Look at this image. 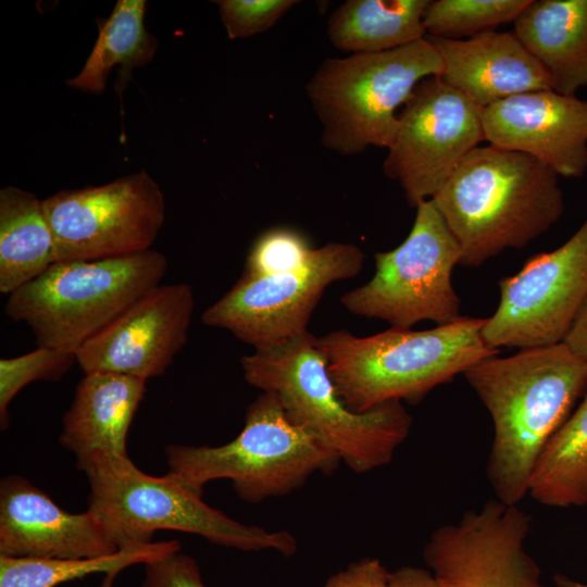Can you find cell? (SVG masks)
<instances>
[{
    "label": "cell",
    "mask_w": 587,
    "mask_h": 587,
    "mask_svg": "<svg viewBox=\"0 0 587 587\" xmlns=\"http://www.w3.org/2000/svg\"><path fill=\"white\" fill-rule=\"evenodd\" d=\"M499 287V305L482 328L487 346L522 350L562 342L587 299V217L566 242L532 257Z\"/></svg>",
    "instance_id": "cell-13"
},
{
    "label": "cell",
    "mask_w": 587,
    "mask_h": 587,
    "mask_svg": "<svg viewBox=\"0 0 587 587\" xmlns=\"http://www.w3.org/2000/svg\"><path fill=\"white\" fill-rule=\"evenodd\" d=\"M554 583L557 587H587V583H580L561 574L554 575Z\"/></svg>",
    "instance_id": "cell-34"
},
{
    "label": "cell",
    "mask_w": 587,
    "mask_h": 587,
    "mask_svg": "<svg viewBox=\"0 0 587 587\" xmlns=\"http://www.w3.org/2000/svg\"><path fill=\"white\" fill-rule=\"evenodd\" d=\"M486 319L461 316L427 330L390 327L359 337L334 330L317 337L338 395L355 412L398 400L415 403L436 386L498 355L482 337Z\"/></svg>",
    "instance_id": "cell-4"
},
{
    "label": "cell",
    "mask_w": 587,
    "mask_h": 587,
    "mask_svg": "<svg viewBox=\"0 0 587 587\" xmlns=\"http://www.w3.org/2000/svg\"><path fill=\"white\" fill-rule=\"evenodd\" d=\"M139 587H205L197 561L180 551L145 564Z\"/></svg>",
    "instance_id": "cell-30"
},
{
    "label": "cell",
    "mask_w": 587,
    "mask_h": 587,
    "mask_svg": "<svg viewBox=\"0 0 587 587\" xmlns=\"http://www.w3.org/2000/svg\"><path fill=\"white\" fill-rule=\"evenodd\" d=\"M84 473L90 488L88 509L103 523L118 549L152 542L155 532L168 529L242 551L272 550L286 557L297 551V540L289 532L230 519L170 473L148 475L130 459L101 462Z\"/></svg>",
    "instance_id": "cell-5"
},
{
    "label": "cell",
    "mask_w": 587,
    "mask_h": 587,
    "mask_svg": "<svg viewBox=\"0 0 587 587\" xmlns=\"http://www.w3.org/2000/svg\"><path fill=\"white\" fill-rule=\"evenodd\" d=\"M486 142L528 154L559 176L587 172V100L552 89L516 95L482 109Z\"/></svg>",
    "instance_id": "cell-16"
},
{
    "label": "cell",
    "mask_w": 587,
    "mask_h": 587,
    "mask_svg": "<svg viewBox=\"0 0 587 587\" xmlns=\"http://www.w3.org/2000/svg\"><path fill=\"white\" fill-rule=\"evenodd\" d=\"M530 516L491 499L436 528L423 549L429 571L450 587H546L526 551Z\"/></svg>",
    "instance_id": "cell-14"
},
{
    "label": "cell",
    "mask_w": 587,
    "mask_h": 587,
    "mask_svg": "<svg viewBox=\"0 0 587 587\" xmlns=\"http://www.w3.org/2000/svg\"><path fill=\"white\" fill-rule=\"evenodd\" d=\"M120 550L98 516L62 510L22 476L0 483V555L11 558H96Z\"/></svg>",
    "instance_id": "cell-17"
},
{
    "label": "cell",
    "mask_w": 587,
    "mask_h": 587,
    "mask_svg": "<svg viewBox=\"0 0 587 587\" xmlns=\"http://www.w3.org/2000/svg\"><path fill=\"white\" fill-rule=\"evenodd\" d=\"M146 382L115 373L84 374L59 436L60 445L75 454L80 471L102 461L129 459L127 434Z\"/></svg>",
    "instance_id": "cell-19"
},
{
    "label": "cell",
    "mask_w": 587,
    "mask_h": 587,
    "mask_svg": "<svg viewBox=\"0 0 587 587\" xmlns=\"http://www.w3.org/2000/svg\"><path fill=\"white\" fill-rule=\"evenodd\" d=\"M562 342L587 362V299Z\"/></svg>",
    "instance_id": "cell-33"
},
{
    "label": "cell",
    "mask_w": 587,
    "mask_h": 587,
    "mask_svg": "<svg viewBox=\"0 0 587 587\" xmlns=\"http://www.w3.org/2000/svg\"><path fill=\"white\" fill-rule=\"evenodd\" d=\"M461 249L442 215L428 199L416 205L413 226L392 250L376 252L375 273L340 298L352 314L411 328L421 321L436 325L461 317L451 275Z\"/></svg>",
    "instance_id": "cell-9"
},
{
    "label": "cell",
    "mask_w": 587,
    "mask_h": 587,
    "mask_svg": "<svg viewBox=\"0 0 587 587\" xmlns=\"http://www.w3.org/2000/svg\"><path fill=\"white\" fill-rule=\"evenodd\" d=\"M55 263L132 255L152 249L165 220L159 184L146 170L101 186L42 199Z\"/></svg>",
    "instance_id": "cell-10"
},
{
    "label": "cell",
    "mask_w": 587,
    "mask_h": 587,
    "mask_svg": "<svg viewBox=\"0 0 587 587\" xmlns=\"http://www.w3.org/2000/svg\"><path fill=\"white\" fill-rule=\"evenodd\" d=\"M314 249L308 238L294 228H270L253 241L242 275L263 277L298 270L308 263Z\"/></svg>",
    "instance_id": "cell-28"
},
{
    "label": "cell",
    "mask_w": 587,
    "mask_h": 587,
    "mask_svg": "<svg viewBox=\"0 0 587 587\" xmlns=\"http://www.w3.org/2000/svg\"><path fill=\"white\" fill-rule=\"evenodd\" d=\"M320 587H389V572L376 558H363L333 574Z\"/></svg>",
    "instance_id": "cell-31"
},
{
    "label": "cell",
    "mask_w": 587,
    "mask_h": 587,
    "mask_svg": "<svg viewBox=\"0 0 587 587\" xmlns=\"http://www.w3.org/2000/svg\"><path fill=\"white\" fill-rule=\"evenodd\" d=\"M441 72V55L427 37L389 51L325 59L305 86L323 145L345 155L370 146L388 149L397 111L420 82Z\"/></svg>",
    "instance_id": "cell-6"
},
{
    "label": "cell",
    "mask_w": 587,
    "mask_h": 587,
    "mask_svg": "<svg viewBox=\"0 0 587 587\" xmlns=\"http://www.w3.org/2000/svg\"><path fill=\"white\" fill-rule=\"evenodd\" d=\"M530 0H436L424 14L426 36L447 39L474 37L514 22Z\"/></svg>",
    "instance_id": "cell-26"
},
{
    "label": "cell",
    "mask_w": 587,
    "mask_h": 587,
    "mask_svg": "<svg viewBox=\"0 0 587 587\" xmlns=\"http://www.w3.org/2000/svg\"><path fill=\"white\" fill-rule=\"evenodd\" d=\"M430 200L461 249L460 265L469 267L527 246L564 211L552 168L490 143L473 149Z\"/></svg>",
    "instance_id": "cell-2"
},
{
    "label": "cell",
    "mask_w": 587,
    "mask_h": 587,
    "mask_svg": "<svg viewBox=\"0 0 587 587\" xmlns=\"http://www.w3.org/2000/svg\"><path fill=\"white\" fill-rule=\"evenodd\" d=\"M243 377L275 394L287 416L359 474L388 464L408 438L412 417L392 400L364 412L347 407L309 330L240 359Z\"/></svg>",
    "instance_id": "cell-3"
},
{
    "label": "cell",
    "mask_w": 587,
    "mask_h": 587,
    "mask_svg": "<svg viewBox=\"0 0 587 587\" xmlns=\"http://www.w3.org/2000/svg\"><path fill=\"white\" fill-rule=\"evenodd\" d=\"M168 267L157 250L57 262L11 295L5 314L25 323L38 347L76 353L130 304L161 284Z\"/></svg>",
    "instance_id": "cell-7"
},
{
    "label": "cell",
    "mask_w": 587,
    "mask_h": 587,
    "mask_svg": "<svg viewBox=\"0 0 587 587\" xmlns=\"http://www.w3.org/2000/svg\"><path fill=\"white\" fill-rule=\"evenodd\" d=\"M145 0H118L110 16L98 22V37L82 71L67 79V86L90 93H102L115 66H121V83L134 68L149 64L158 40L145 26Z\"/></svg>",
    "instance_id": "cell-23"
},
{
    "label": "cell",
    "mask_w": 587,
    "mask_h": 587,
    "mask_svg": "<svg viewBox=\"0 0 587 587\" xmlns=\"http://www.w3.org/2000/svg\"><path fill=\"white\" fill-rule=\"evenodd\" d=\"M389 587H450L439 582L429 570L403 565L389 572Z\"/></svg>",
    "instance_id": "cell-32"
},
{
    "label": "cell",
    "mask_w": 587,
    "mask_h": 587,
    "mask_svg": "<svg viewBox=\"0 0 587 587\" xmlns=\"http://www.w3.org/2000/svg\"><path fill=\"white\" fill-rule=\"evenodd\" d=\"M484 141L482 108L440 77H428L401 108L383 168L416 208L432 199Z\"/></svg>",
    "instance_id": "cell-12"
},
{
    "label": "cell",
    "mask_w": 587,
    "mask_h": 587,
    "mask_svg": "<svg viewBox=\"0 0 587 587\" xmlns=\"http://www.w3.org/2000/svg\"><path fill=\"white\" fill-rule=\"evenodd\" d=\"M429 0H348L327 22V36L344 52L378 53L426 37Z\"/></svg>",
    "instance_id": "cell-22"
},
{
    "label": "cell",
    "mask_w": 587,
    "mask_h": 587,
    "mask_svg": "<svg viewBox=\"0 0 587 587\" xmlns=\"http://www.w3.org/2000/svg\"><path fill=\"white\" fill-rule=\"evenodd\" d=\"M463 375L492 421L487 476L495 498L519 504L544 449L587 388V362L560 342L484 359Z\"/></svg>",
    "instance_id": "cell-1"
},
{
    "label": "cell",
    "mask_w": 587,
    "mask_h": 587,
    "mask_svg": "<svg viewBox=\"0 0 587 587\" xmlns=\"http://www.w3.org/2000/svg\"><path fill=\"white\" fill-rule=\"evenodd\" d=\"M528 495L547 507L587 504V394L544 449Z\"/></svg>",
    "instance_id": "cell-25"
},
{
    "label": "cell",
    "mask_w": 587,
    "mask_h": 587,
    "mask_svg": "<svg viewBox=\"0 0 587 587\" xmlns=\"http://www.w3.org/2000/svg\"><path fill=\"white\" fill-rule=\"evenodd\" d=\"M222 23L229 39L248 38L266 32L297 0H218Z\"/></svg>",
    "instance_id": "cell-29"
},
{
    "label": "cell",
    "mask_w": 587,
    "mask_h": 587,
    "mask_svg": "<svg viewBox=\"0 0 587 587\" xmlns=\"http://www.w3.org/2000/svg\"><path fill=\"white\" fill-rule=\"evenodd\" d=\"M178 540L130 545L96 558H11L0 555V587H57L87 575L103 573L102 587H112L117 574L180 551Z\"/></svg>",
    "instance_id": "cell-24"
},
{
    "label": "cell",
    "mask_w": 587,
    "mask_h": 587,
    "mask_svg": "<svg viewBox=\"0 0 587 587\" xmlns=\"http://www.w3.org/2000/svg\"><path fill=\"white\" fill-rule=\"evenodd\" d=\"M55 263L42 200L15 186L0 190V292L11 295Z\"/></svg>",
    "instance_id": "cell-21"
},
{
    "label": "cell",
    "mask_w": 587,
    "mask_h": 587,
    "mask_svg": "<svg viewBox=\"0 0 587 587\" xmlns=\"http://www.w3.org/2000/svg\"><path fill=\"white\" fill-rule=\"evenodd\" d=\"M77 363L75 353L38 347L25 354L0 360V424L9 425V405L17 392L36 380L57 382Z\"/></svg>",
    "instance_id": "cell-27"
},
{
    "label": "cell",
    "mask_w": 587,
    "mask_h": 587,
    "mask_svg": "<svg viewBox=\"0 0 587 587\" xmlns=\"http://www.w3.org/2000/svg\"><path fill=\"white\" fill-rule=\"evenodd\" d=\"M168 473L191 489L228 479L239 498L258 503L286 496L315 473H329L341 462L287 416L277 396L261 394L248 407L241 432L217 447L170 445Z\"/></svg>",
    "instance_id": "cell-8"
},
{
    "label": "cell",
    "mask_w": 587,
    "mask_h": 587,
    "mask_svg": "<svg viewBox=\"0 0 587 587\" xmlns=\"http://www.w3.org/2000/svg\"><path fill=\"white\" fill-rule=\"evenodd\" d=\"M364 253L353 243L328 242L315 248L302 267L237 283L201 315L210 327L226 329L253 349L285 342L304 333L325 289L355 277Z\"/></svg>",
    "instance_id": "cell-11"
},
{
    "label": "cell",
    "mask_w": 587,
    "mask_h": 587,
    "mask_svg": "<svg viewBox=\"0 0 587 587\" xmlns=\"http://www.w3.org/2000/svg\"><path fill=\"white\" fill-rule=\"evenodd\" d=\"M426 37L442 59L438 77L482 109L516 95L551 89L546 72L514 33L489 30L469 39Z\"/></svg>",
    "instance_id": "cell-18"
},
{
    "label": "cell",
    "mask_w": 587,
    "mask_h": 587,
    "mask_svg": "<svg viewBox=\"0 0 587 587\" xmlns=\"http://www.w3.org/2000/svg\"><path fill=\"white\" fill-rule=\"evenodd\" d=\"M513 24L552 90L575 96L587 87V0H530Z\"/></svg>",
    "instance_id": "cell-20"
},
{
    "label": "cell",
    "mask_w": 587,
    "mask_h": 587,
    "mask_svg": "<svg viewBox=\"0 0 587 587\" xmlns=\"http://www.w3.org/2000/svg\"><path fill=\"white\" fill-rule=\"evenodd\" d=\"M195 308L187 283L150 289L75 353L84 374L163 375L184 348Z\"/></svg>",
    "instance_id": "cell-15"
}]
</instances>
